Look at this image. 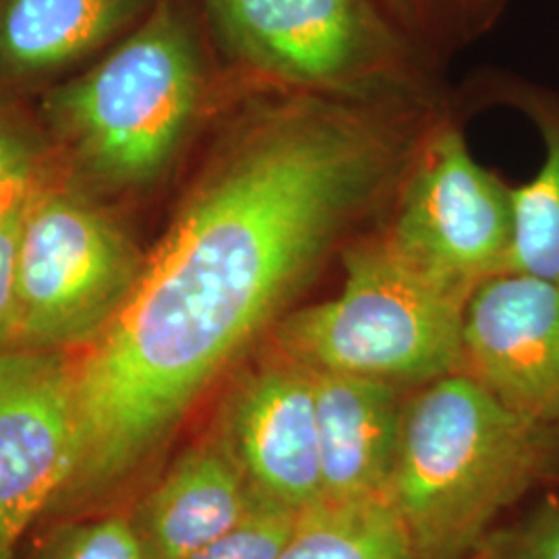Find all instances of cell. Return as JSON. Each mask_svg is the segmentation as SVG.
I'll return each mask as SVG.
<instances>
[{"label":"cell","instance_id":"6da1fadb","mask_svg":"<svg viewBox=\"0 0 559 559\" xmlns=\"http://www.w3.org/2000/svg\"><path fill=\"white\" fill-rule=\"evenodd\" d=\"M399 140L365 110L297 96L228 140L117 316L75 355V440L44 520L108 508L378 198Z\"/></svg>","mask_w":559,"mask_h":559},{"label":"cell","instance_id":"7a4b0ae2","mask_svg":"<svg viewBox=\"0 0 559 559\" xmlns=\"http://www.w3.org/2000/svg\"><path fill=\"white\" fill-rule=\"evenodd\" d=\"M545 427L466 373L433 380L402 408L388 501L415 559H460L539 473Z\"/></svg>","mask_w":559,"mask_h":559},{"label":"cell","instance_id":"3957f363","mask_svg":"<svg viewBox=\"0 0 559 559\" xmlns=\"http://www.w3.org/2000/svg\"><path fill=\"white\" fill-rule=\"evenodd\" d=\"M200 92L195 29L175 0H156L96 67L55 90L44 112L83 173L141 187L175 158Z\"/></svg>","mask_w":559,"mask_h":559},{"label":"cell","instance_id":"277c9868","mask_svg":"<svg viewBox=\"0 0 559 559\" xmlns=\"http://www.w3.org/2000/svg\"><path fill=\"white\" fill-rule=\"evenodd\" d=\"M471 295L420 270L383 235L355 245L338 295L282 316L274 340L278 353L313 371L440 380L462 371Z\"/></svg>","mask_w":559,"mask_h":559},{"label":"cell","instance_id":"5b68a950","mask_svg":"<svg viewBox=\"0 0 559 559\" xmlns=\"http://www.w3.org/2000/svg\"><path fill=\"white\" fill-rule=\"evenodd\" d=\"M143 258L104 210L78 193H29L17 255V346L81 350L117 316Z\"/></svg>","mask_w":559,"mask_h":559},{"label":"cell","instance_id":"8992f818","mask_svg":"<svg viewBox=\"0 0 559 559\" xmlns=\"http://www.w3.org/2000/svg\"><path fill=\"white\" fill-rule=\"evenodd\" d=\"M224 46L267 78L300 87L362 80L396 55L373 0H200Z\"/></svg>","mask_w":559,"mask_h":559},{"label":"cell","instance_id":"52a82bcc","mask_svg":"<svg viewBox=\"0 0 559 559\" xmlns=\"http://www.w3.org/2000/svg\"><path fill=\"white\" fill-rule=\"evenodd\" d=\"M512 224V189L475 162L456 131H443L408 182L388 237L427 274L473 293L503 272Z\"/></svg>","mask_w":559,"mask_h":559},{"label":"cell","instance_id":"ba28073f","mask_svg":"<svg viewBox=\"0 0 559 559\" xmlns=\"http://www.w3.org/2000/svg\"><path fill=\"white\" fill-rule=\"evenodd\" d=\"M75 440V355L0 353V559H15L67 477Z\"/></svg>","mask_w":559,"mask_h":559},{"label":"cell","instance_id":"9c48e42d","mask_svg":"<svg viewBox=\"0 0 559 559\" xmlns=\"http://www.w3.org/2000/svg\"><path fill=\"white\" fill-rule=\"evenodd\" d=\"M462 373L524 419L558 420V282L520 272L483 280L464 311Z\"/></svg>","mask_w":559,"mask_h":559},{"label":"cell","instance_id":"30bf717a","mask_svg":"<svg viewBox=\"0 0 559 559\" xmlns=\"http://www.w3.org/2000/svg\"><path fill=\"white\" fill-rule=\"evenodd\" d=\"M214 433L261 500L302 512L323 500L313 371L278 353L242 373Z\"/></svg>","mask_w":559,"mask_h":559},{"label":"cell","instance_id":"8fae6325","mask_svg":"<svg viewBox=\"0 0 559 559\" xmlns=\"http://www.w3.org/2000/svg\"><path fill=\"white\" fill-rule=\"evenodd\" d=\"M260 501L212 431L187 448L127 516L145 559H187L230 533Z\"/></svg>","mask_w":559,"mask_h":559},{"label":"cell","instance_id":"7c38bea8","mask_svg":"<svg viewBox=\"0 0 559 559\" xmlns=\"http://www.w3.org/2000/svg\"><path fill=\"white\" fill-rule=\"evenodd\" d=\"M313 399L323 500L388 498L402 427L396 383L313 371Z\"/></svg>","mask_w":559,"mask_h":559},{"label":"cell","instance_id":"4fadbf2b","mask_svg":"<svg viewBox=\"0 0 559 559\" xmlns=\"http://www.w3.org/2000/svg\"><path fill=\"white\" fill-rule=\"evenodd\" d=\"M156 0H0V78L60 71L138 25Z\"/></svg>","mask_w":559,"mask_h":559},{"label":"cell","instance_id":"5bb4252c","mask_svg":"<svg viewBox=\"0 0 559 559\" xmlns=\"http://www.w3.org/2000/svg\"><path fill=\"white\" fill-rule=\"evenodd\" d=\"M276 559H415L388 498L325 501L302 510Z\"/></svg>","mask_w":559,"mask_h":559},{"label":"cell","instance_id":"9a60e30c","mask_svg":"<svg viewBox=\"0 0 559 559\" xmlns=\"http://www.w3.org/2000/svg\"><path fill=\"white\" fill-rule=\"evenodd\" d=\"M543 131L545 160L537 177L512 189V245L503 272H520L559 284V106L531 100Z\"/></svg>","mask_w":559,"mask_h":559},{"label":"cell","instance_id":"2e32d148","mask_svg":"<svg viewBox=\"0 0 559 559\" xmlns=\"http://www.w3.org/2000/svg\"><path fill=\"white\" fill-rule=\"evenodd\" d=\"M23 559H145L127 514L94 512L57 520Z\"/></svg>","mask_w":559,"mask_h":559},{"label":"cell","instance_id":"e0dca14e","mask_svg":"<svg viewBox=\"0 0 559 559\" xmlns=\"http://www.w3.org/2000/svg\"><path fill=\"white\" fill-rule=\"evenodd\" d=\"M299 514L276 503L260 501L230 533L187 559H276Z\"/></svg>","mask_w":559,"mask_h":559},{"label":"cell","instance_id":"ac0fdd59","mask_svg":"<svg viewBox=\"0 0 559 559\" xmlns=\"http://www.w3.org/2000/svg\"><path fill=\"white\" fill-rule=\"evenodd\" d=\"M32 191L0 201V353L17 346V255L25 203Z\"/></svg>","mask_w":559,"mask_h":559},{"label":"cell","instance_id":"d6986e66","mask_svg":"<svg viewBox=\"0 0 559 559\" xmlns=\"http://www.w3.org/2000/svg\"><path fill=\"white\" fill-rule=\"evenodd\" d=\"M36 154L25 138L0 122V201L32 191Z\"/></svg>","mask_w":559,"mask_h":559},{"label":"cell","instance_id":"ffe728a7","mask_svg":"<svg viewBox=\"0 0 559 559\" xmlns=\"http://www.w3.org/2000/svg\"><path fill=\"white\" fill-rule=\"evenodd\" d=\"M522 559H559V510L540 516L524 540Z\"/></svg>","mask_w":559,"mask_h":559},{"label":"cell","instance_id":"44dd1931","mask_svg":"<svg viewBox=\"0 0 559 559\" xmlns=\"http://www.w3.org/2000/svg\"><path fill=\"white\" fill-rule=\"evenodd\" d=\"M460 559H500L496 554H491V551H475V554H471V556H466V558Z\"/></svg>","mask_w":559,"mask_h":559}]
</instances>
